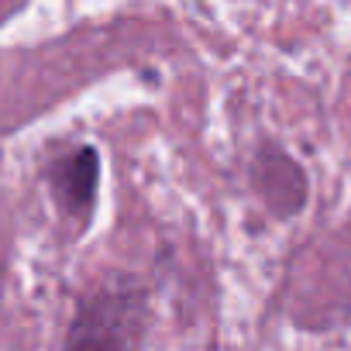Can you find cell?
I'll use <instances>...</instances> for the list:
<instances>
[{"instance_id": "3957f363", "label": "cell", "mask_w": 351, "mask_h": 351, "mask_svg": "<svg viewBox=\"0 0 351 351\" xmlns=\"http://www.w3.org/2000/svg\"><path fill=\"white\" fill-rule=\"evenodd\" d=\"M248 176H252V186L262 197V204L279 221L296 217L310 200V180H306L303 165L276 141H258Z\"/></svg>"}, {"instance_id": "7a4b0ae2", "label": "cell", "mask_w": 351, "mask_h": 351, "mask_svg": "<svg viewBox=\"0 0 351 351\" xmlns=\"http://www.w3.org/2000/svg\"><path fill=\"white\" fill-rule=\"evenodd\" d=\"M100 152L93 145H69L66 152L52 155L45 165V183L52 190V200L66 221H73L80 231L93 224L97 200H100Z\"/></svg>"}, {"instance_id": "6da1fadb", "label": "cell", "mask_w": 351, "mask_h": 351, "mask_svg": "<svg viewBox=\"0 0 351 351\" xmlns=\"http://www.w3.org/2000/svg\"><path fill=\"white\" fill-rule=\"evenodd\" d=\"M152 293L128 272H107L80 293L59 351H141Z\"/></svg>"}]
</instances>
